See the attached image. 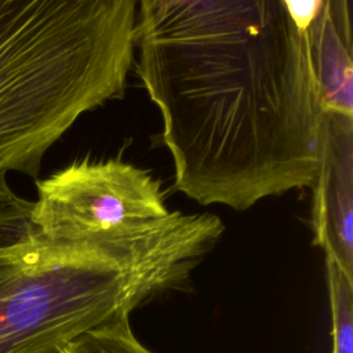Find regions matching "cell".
Instances as JSON below:
<instances>
[{"label": "cell", "mask_w": 353, "mask_h": 353, "mask_svg": "<svg viewBox=\"0 0 353 353\" xmlns=\"http://www.w3.org/2000/svg\"><path fill=\"white\" fill-rule=\"evenodd\" d=\"M135 50L175 189L245 211L313 188L324 110L287 0H141Z\"/></svg>", "instance_id": "6da1fadb"}, {"label": "cell", "mask_w": 353, "mask_h": 353, "mask_svg": "<svg viewBox=\"0 0 353 353\" xmlns=\"http://www.w3.org/2000/svg\"><path fill=\"white\" fill-rule=\"evenodd\" d=\"M223 232L214 214L171 211L124 236L51 241L0 215V353H61L84 334L130 320L183 284Z\"/></svg>", "instance_id": "7a4b0ae2"}, {"label": "cell", "mask_w": 353, "mask_h": 353, "mask_svg": "<svg viewBox=\"0 0 353 353\" xmlns=\"http://www.w3.org/2000/svg\"><path fill=\"white\" fill-rule=\"evenodd\" d=\"M135 0H0V210L29 211L11 172L37 181L77 119L124 95Z\"/></svg>", "instance_id": "3957f363"}, {"label": "cell", "mask_w": 353, "mask_h": 353, "mask_svg": "<svg viewBox=\"0 0 353 353\" xmlns=\"http://www.w3.org/2000/svg\"><path fill=\"white\" fill-rule=\"evenodd\" d=\"M36 186L29 222L51 241L132 234L171 212L160 181L120 159L79 160Z\"/></svg>", "instance_id": "277c9868"}, {"label": "cell", "mask_w": 353, "mask_h": 353, "mask_svg": "<svg viewBox=\"0 0 353 353\" xmlns=\"http://www.w3.org/2000/svg\"><path fill=\"white\" fill-rule=\"evenodd\" d=\"M312 189L316 244L353 279V117L324 112L320 167Z\"/></svg>", "instance_id": "5b68a950"}, {"label": "cell", "mask_w": 353, "mask_h": 353, "mask_svg": "<svg viewBox=\"0 0 353 353\" xmlns=\"http://www.w3.org/2000/svg\"><path fill=\"white\" fill-rule=\"evenodd\" d=\"M305 34L323 110L353 117L350 3L317 0Z\"/></svg>", "instance_id": "8992f818"}, {"label": "cell", "mask_w": 353, "mask_h": 353, "mask_svg": "<svg viewBox=\"0 0 353 353\" xmlns=\"http://www.w3.org/2000/svg\"><path fill=\"white\" fill-rule=\"evenodd\" d=\"M324 256L331 307V353H353V279L335 261Z\"/></svg>", "instance_id": "52a82bcc"}, {"label": "cell", "mask_w": 353, "mask_h": 353, "mask_svg": "<svg viewBox=\"0 0 353 353\" xmlns=\"http://www.w3.org/2000/svg\"><path fill=\"white\" fill-rule=\"evenodd\" d=\"M61 353H152L134 335L130 320L92 330L69 343Z\"/></svg>", "instance_id": "ba28073f"}]
</instances>
